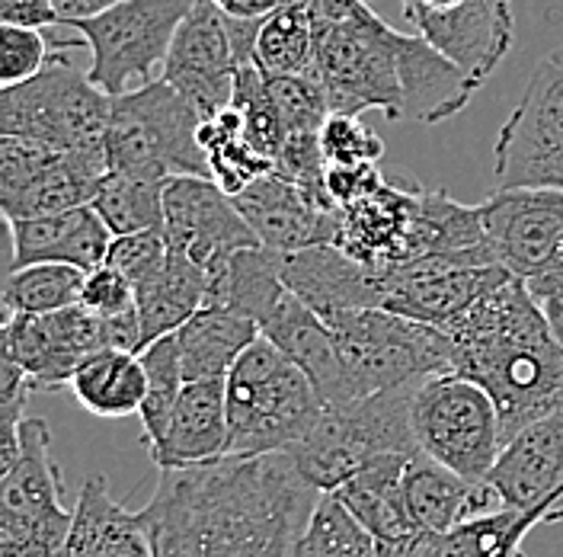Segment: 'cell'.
I'll return each instance as SVG.
<instances>
[{"instance_id":"cell-44","label":"cell","mask_w":563,"mask_h":557,"mask_svg":"<svg viewBox=\"0 0 563 557\" xmlns=\"http://www.w3.org/2000/svg\"><path fill=\"white\" fill-rule=\"evenodd\" d=\"M80 305L87 312H93L97 317H122V314L135 312V288L132 282L115 273L112 266H100L93 273H87V282H84V298Z\"/></svg>"},{"instance_id":"cell-30","label":"cell","mask_w":563,"mask_h":557,"mask_svg":"<svg viewBox=\"0 0 563 557\" xmlns=\"http://www.w3.org/2000/svg\"><path fill=\"white\" fill-rule=\"evenodd\" d=\"M263 334L256 320L224 305H202L176 334L186 382L228 379L231 369L241 362V356Z\"/></svg>"},{"instance_id":"cell-48","label":"cell","mask_w":563,"mask_h":557,"mask_svg":"<svg viewBox=\"0 0 563 557\" xmlns=\"http://www.w3.org/2000/svg\"><path fill=\"white\" fill-rule=\"evenodd\" d=\"M115 3H122V0H55L62 23H65V20H87V17H97V13H103V10L115 7Z\"/></svg>"},{"instance_id":"cell-8","label":"cell","mask_w":563,"mask_h":557,"mask_svg":"<svg viewBox=\"0 0 563 557\" xmlns=\"http://www.w3.org/2000/svg\"><path fill=\"white\" fill-rule=\"evenodd\" d=\"M413 391L417 384L327 407L311 436L291 452L301 474L320 493H333L378 458L420 455L410 417Z\"/></svg>"},{"instance_id":"cell-6","label":"cell","mask_w":563,"mask_h":557,"mask_svg":"<svg viewBox=\"0 0 563 557\" xmlns=\"http://www.w3.org/2000/svg\"><path fill=\"white\" fill-rule=\"evenodd\" d=\"M352 401L455 372L445 330L400 314L368 308L327 320Z\"/></svg>"},{"instance_id":"cell-23","label":"cell","mask_w":563,"mask_h":557,"mask_svg":"<svg viewBox=\"0 0 563 557\" xmlns=\"http://www.w3.org/2000/svg\"><path fill=\"white\" fill-rule=\"evenodd\" d=\"M282 278L320 320L382 308V270L333 244L282 253Z\"/></svg>"},{"instance_id":"cell-43","label":"cell","mask_w":563,"mask_h":557,"mask_svg":"<svg viewBox=\"0 0 563 557\" xmlns=\"http://www.w3.org/2000/svg\"><path fill=\"white\" fill-rule=\"evenodd\" d=\"M167 234L161 231H144V234H132V238H115L109 247L106 266H112L115 273L132 282V288H139L141 282L154 276L164 263H167Z\"/></svg>"},{"instance_id":"cell-27","label":"cell","mask_w":563,"mask_h":557,"mask_svg":"<svg viewBox=\"0 0 563 557\" xmlns=\"http://www.w3.org/2000/svg\"><path fill=\"white\" fill-rule=\"evenodd\" d=\"M260 334L276 347L314 382L327 407L350 404V387L340 365V356L333 347V334L327 320H320L291 288L282 295L273 314L260 324Z\"/></svg>"},{"instance_id":"cell-10","label":"cell","mask_w":563,"mask_h":557,"mask_svg":"<svg viewBox=\"0 0 563 557\" xmlns=\"http://www.w3.org/2000/svg\"><path fill=\"white\" fill-rule=\"evenodd\" d=\"M65 484L52 458V429L42 417L20 426V458L0 478V557H62L74 510L62 503Z\"/></svg>"},{"instance_id":"cell-40","label":"cell","mask_w":563,"mask_h":557,"mask_svg":"<svg viewBox=\"0 0 563 557\" xmlns=\"http://www.w3.org/2000/svg\"><path fill=\"white\" fill-rule=\"evenodd\" d=\"M266 84H269V94H273L276 109H279L285 139L288 135H320L323 132L333 109H330L327 90L314 77V70L266 77Z\"/></svg>"},{"instance_id":"cell-47","label":"cell","mask_w":563,"mask_h":557,"mask_svg":"<svg viewBox=\"0 0 563 557\" xmlns=\"http://www.w3.org/2000/svg\"><path fill=\"white\" fill-rule=\"evenodd\" d=\"M214 10H221L224 17L231 20H241V23H263L269 13H276L285 0H206Z\"/></svg>"},{"instance_id":"cell-34","label":"cell","mask_w":563,"mask_h":557,"mask_svg":"<svg viewBox=\"0 0 563 557\" xmlns=\"http://www.w3.org/2000/svg\"><path fill=\"white\" fill-rule=\"evenodd\" d=\"M199 144L209 157V176L228 196H238L260 176L273 174V164L246 141L244 119L234 106L202 125Z\"/></svg>"},{"instance_id":"cell-3","label":"cell","mask_w":563,"mask_h":557,"mask_svg":"<svg viewBox=\"0 0 563 557\" xmlns=\"http://www.w3.org/2000/svg\"><path fill=\"white\" fill-rule=\"evenodd\" d=\"M314 23V77L333 116L404 112V52L410 33H397L365 0H308Z\"/></svg>"},{"instance_id":"cell-13","label":"cell","mask_w":563,"mask_h":557,"mask_svg":"<svg viewBox=\"0 0 563 557\" xmlns=\"http://www.w3.org/2000/svg\"><path fill=\"white\" fill-rule=\"evenodd\" d=\"M260 23H241L199 0L174 39L164 80L192 106L202 122L231 109L238 74L253 65Z\"/></svg>"},{"instance_id":"cell-46","label":"cell","mask_w":563,"mask_h":557,"mask_svg":"<svg viewBox=\"0 0 563 557\" xmlns=\"http://www.w3.org/2000/svg\"><path fill=\"white\" fill-rule=\"evenodd\" d=\"M534 305L541 308L551 334L558 337L563 347V273H548V276H534L526 282Z\"/></svg>"},{"instance_id":"cell-50","label":"cell","mask_w":563,"mask_h":557,"mask_svg":"<svg viewBox=\"0 0 563 557\" xmlns=\"http://www.w3.org/2000/svg\"><path fill=\"white\" fill-rule=\"evenodd\" d=\"M519 557H526V555H519Z\"/></svg>"},{"instance_id":"cell-25","label":"cell","mask_w":563,"mask_h":557,"mask_svg":"<svg viewBox=\"0 0 563 557\" xmlns=\"http://www.w3.org/2000/svg\"><path fill=\"white\" fill-rule=\"evenodd\" d=\"M157 471L196 468L228 455V379L186 382L167 433L151 449Z\"/></svg>"},{"instance_id":"cell-26","label":"cell","mask_w":563,"mask_h":557,"mask_svg":"<svg viewBox=\"0 0 563 557\" xmlns=\"http://www.w3.org/2000/svg\"><path fill=\"white\" fill-rule=\"evenodd\" d=\"M404 490L410 520L420 535H445L457 525L484 520L503 510V500L490 488V481H467L426 455H417L407 465Z\"/></svg>"},{"instance_id":"cell-18","label":"cell","mask_w":563,"mask_h":557,"mask_svg":"<svg viewBox=\"0 0 563 557\" xmlns=\"http://www.w3.org/2000/svg\"><path fill=\"white\" fill-rule=\"evenodd\" d=\"M484 228L496 263L516 278L563 273V193L493 189Z\"/></svg>"},{"instance_id":"cell-28","label":"cell","mask_w":563,"mask_h":557,"mask_svg":"<svg viewBox=\"0 0 563 557\" xmlns=\"http://www.w3.org/2000/svg\"><path fill=\"white\" fill-rule=\"evenodd\" d=\"M62 557H157L144 513L125 510L103 474H90L74 506V528Z\"/></svg>"},{"instance_id":"cell-21","label":"cell","mask_w":563,"mask_h":557,"mask_svg":"<svg viewBox=\"0 0 563 557\" xmlns=\"http://www.w3.org/2000/svg\"><path fill=\"white\" fill-rule=\"evenodd\" d=\"M487 481L503 510L544 513L548 523H563V411L509 439Z\"/></svg>"},{"instance_id":"cell-7","label":"cell","mask_w":563,"mask_h":557,"mask_svg":"<svg viewBox=\"0 0 563 557\" xmlns=\"http://www.w3.org/2000/svg\"><path fill=\"white\" fill-rule=\"evenodd\" d=\"M202 125V116L161 77L112 100L106 164L112 174L157 183L176 176H209V157L199 144Z\"/></svg>"},{"instance_id":"cell-45","label":"cell","mask_w":563,"mask_h":557,"mask_svg":"<svg viewBox=\"0 0 563 557\" xmlns=\"http://www.w3.org/2000/svg\"><path fill=\"white\" fill-rule=\"evenodd\" d=\"M0 23L45 30V26H62V17L55 0H0Z\"/></svg>"},{"instance_id":"cell-32","label":"cell","mask_w":563,"mask_h":557,"mask_svg":"<svg viewBox=\"0 0 563 557\" xmlns=\"http://www.w3.org/2000/svg\"><path fill=\"white\" fill-rule=\"evenodd\" d=\"M70 397L93 417L129 419L141 414L147 397V375L141 356L100 349L93 352L68 384Z\"/></svg>"},{"instance_id":"cell-33","label":"cell","mask_w":563,"mask_h":557,"mask_svg":"<svg viewBox=\"0 0 563 557\" xmlns=\"http://www.w3.org/2000/svg\"><path fill=\"white\" fill-rule=\"evenodd\" d=\"M253 65L266 77L308 74L314 68V23L308 0H285L260 23Z\"/></svg>"},{"instance_id":"cell-17","label":"cell","mask_w":563,"mask_h":557,"mask_svg":"<svg viewBox=\"0 0 563 557\" xmlns=\"http://www.w3.org/2000/svg\"><path fill=\"white\" fill-rule=\"evenodd\" d=\"M413 33L435 45L481 90L512 48V0H400Z\"/></svg>"},{"instance_id":"cell-41","label":"cell","mask_w":563,"mask_h":557,"mask_svg":"<svg viewBox=\"0 0 563 557\" xmlns=\"http://www.w3.org/2000/svg\"><path fill=\"white\" fill-rule=\"evenodd\" d=\"M320 148L327 167H378L385 157V141L362 116H330L320 132Z\"/></svg>"},{"instance_id":"cell-1","label":"cell","mask_w":563,"mask_h":557,"mask_svg":"<svg viewBox=\"0 0 563 557\" xmlns=\"http://www.w3.org/2000/svg\"><path fill=\"white\" fill-rule=\"evenodd\" d=\"M323 493L291 455L161 471L144 503L157 557H295Z\"/></svg>"},{"instance_id":"cell-11","label":"cell","mask_w":563,"mask_h":557,"mask_svg":"<svg viewBox=\"0 0 563 557\" xmlns=\"http://www.w3.org/2000/svg\"><path fill=\"white\" fill-rule=\"evenodd\" d=\"M413 436L420 455L484 484L503 455V426L490 394L457 372L432 375L413 391Z\"/></svg>"},{"instance_id":"cell-42","label":"cell","mask_w":563,"mask_h":557,"mask_svg":"<svg viewBox=\"0 0 563 557\" xmlns=\"http://www.w3.org/2000/svg\"><path fill=\"white\" fill-rule=\"evenodd\" d=\"M58 42L48 45L42 30L0 23V87H16L48 68Z\"/></svg>"},{"instance_id":"cell-35","label":"cell","mask_w":563,"mask_h":557,"mask_svg":"<svg viewBox=\"0 0 563 557\" xmlns=\"http://www.w3.org/2000/svg\"><path fill=\"white\" fill-rule=\"evenodd\" d=\"M164 189L167 183L132 174H106L93 209L112 238H132L164 228Z\"/></svg>"},{"instance_id":"cell-5","label":"cell","mask_w":563,"mask_h":557,"mask_svg":"<svg viewBox=\"0 0 563 557\" xmlns=\"http://www.w3.org/2000/svg\"><path fill=\"white\" fill-rule=\"evenodd\" d=\"M74 45H84V39L58 42V48ZM58 48L48 68L33 80L0 90V139H23L55 151L106 157L112 97H106L90 74Z\"/></svg>"},{"instance_id":"cell-12","label":"cell","mask_w":563,"mask_h":557,"mask_svg":"<svg viewBox=\"0 0 563 557\" xmlns=\"http://www.w3.org/2000/svg\"><path fill=\"white\" fill-rule=\"evenodd\" d=\"M493 186L563 193V65L538 62L493 144Z\"/></svg>"},{"instance_id":"cell-19","label":"cell","mask_w":563,"mask_h":557,"mask_svg":"<svg viewBox=\"0 0 563 557\" xmlns=\"http://www.w3.org/2000/svg\"><path fill=\"white\" fill-rule=\"evenodd\" d=\"M164 234L167 244L199 263L209 276L234 253L260 247L246 218L209 176H176L164 189Z\"/></svg>"},{"instance_id":"cell-4","label":"cell","mask_w":563,"mask_h":557,"mask_svg":"<svg viewBox=\"0 0 563 557\" xmlns=\"http://www.w3.org/2000/svg\"><path fill=\"white\" fill-rule=\"evenodd\" d=\"M314 382L260 337L228 375V455H291L323 417Z\"/></svg>"},{"instance_id":"cell-31","label":"cell","mask_w":563,"mask_h":557,"mask_svg":"<svg viewBox=\"0 0 563 557\" xmlns=\"http://www.w3.org/2000/svg\"><path fill=\"white\" fill-rule=\"evenodd\" d=\"M209 298V276L199 263L170 247L167 263L135 288V308L141 320L144 349L164 337L179 334V327L199 312Z\"/></svg>"},{"instance_id":"cell-49","label":"cell","mask_w":563,"mask_h":557,"mask_svg":"<svg viewBox=\"0 0 563 557\" xmlns=\"http://www.w3.org/2000/svg\"><path fill=\"white\" fill-rule=\"evenodd\" d=\"M551 58H554L558 65H563V42H561V45H558V48H554V52H551Z\"/></svg>"},{"instance_id":"cell-15","label":"cell","mask_w":563,"mask_h":557,"mask_svg":"<svg viewBox=\"0 0 563 557\" xmlns=\"http://www.w3.org/2000/svg\"><path fill=\"white\" fill-rule=\"evenodd\" d=\"M382 270V312L445 330L512 273L484 256H426Z\"/></svg>"},{"instance_id":"cell-36","label":"cell","mask_w":563,"mask_h":557,"mask_svg":"<svg viewBox=\"0 0 563 557\" xmlns=\"http://www.w3.org/2000/svg\"><path fill=\"white\" fill-rule=\"evenodd\" d=\"M87 273L74 266L42 263L26 270H10L3 282V314H55L80 305ZM3 317V320H7Z\"/></svg>"},{"instance_id":"cell-37","label":"cell","mask_w":563,"mask_h":557,"mask_svg":"<svg viewBox=\"0 0 563 557\" xmlns=\"http://www.w3.org/2000/svg\"><path fill=\"white\" fill-rule=\"evenodd\" d=\"M141 365L147 375V397L141 407V443L151 452L161 436L167 433V423L174 417L176 401L186 387V375H183V362H179V343L174 337H164L157 343L141 352Z\"/></svg>"},{"instance_id":"cell-14","label":"cell","mask_w":563,"mask_h":557,"mask_svg":"<svg viewBox=\"0 0 563 557\" xmlns=\"http://www.w3.org/2000/svg\"><path fill=\"white\" fill-rule=\"evenodd\" d=\"M109 174L103 154L55 151L23 139H0V209L7 221H30L93 206Z\"/></svg>"},{"instance_id":"cell-29","label":"cell","mask_w":563,"mask_h":557,"mask_svg":"<svg viewBox=\"0 0 563 557\" xmlns=\"http://www.w3.org/2000/svg\"><path fill=\"white\" fill-rule=\"evenodd\" d=\"M413 458L407 455L378 458L365 465L358 474H352L343 488L330 493L378 545H394V542H407L420 535L410 520L407 490H404V474Z\"/></svg>"},{"instance_id":"cell-16","label":"cell","mask_w":563,"mask_h":557,"mask_svg":"<svg viewBox=\"0 0 563 557\" xmlns=\"http://www.w3.org/2000/svg\"><path fill=\"white\" fill-rule=\"evenodd\" d=\"M106 347V320L74 305L55 314H16L0 327V359L13 362L33 391H68L77 369Z\"/></svg>"},{"instance_id":"cell-2","label":"cell","mask_w":563,"mask_h":557,"mask_svg":"<svg viewBox=\"0 0 563 557\" xmlns=\"http://www.w3.org/2000/svg\"><path fill=\"white\" fill-rule=\"evenodd\" d=\"M452 365L496 404L503 443L563 411V347L526 278H509L445 327Z\"/></svg>"},{"instance_id":"cell-22","label":"cell","mask_w":563,"mask_h":557,"mask_svg":"<svg viewBox=\"0 0 563 557\" xmlns=\"http://www.w3.org/2000/svg\"><path fill=\"white\" fill-rule=\"evenodd\" d=\"M420 183L385 176L355 203L343 206L340 250L365 266H394L410 260V238L420 209Z\"/></svg>"},{"instance_id":"cell-20","label":"cell","mask_w":563,"mask_h":557,"mask_svg":"<svg viewBox=\"0 0 563 557\" xmlns=\"http://www.w3.org/2000/svg\"><path fill=\"white\" fill-rule=\"evenodd\" d=\"M234 206L246 218L260 247L276 253H301L311 247H336L343 231V211L330 199L311 193L279 174L260 176L244 193L234 196Z\"/></svg>"},{"instance_id":"cell-24","label":"cell","mask_w":563,"mask_h":557,"mask_svg":"<svg viewBox=\"0 0 563 557\" xmlns=\"http://www.w3.org/2000/svg\"><path fill=\"white\" fill-rule=\"evenodd\" d=\"M7 228L13 241V270L58 263L93 273L103 266L109 247L115 241L93 206L30 221H7Z\"/></svg>"},{"instance_id":"cell-38","label":"cell","mask_w":563,"mask_h":557,"mask_svg":"<svg viewBox=\"0 0 563 557\" xmlns=\"http://www.w3.org/2000/svg\"><path fill=\"white\" fill-rule=\"evenodd\" d=\"M295 557H382L378 542L352 520L330 493H323L308 535L301 538Z\"/></svg>"},{"instance_id":"cell-39","label":"cell","mask_w":563,"mask_h":557,"mask_svg":"<svg viewBox=\"0 0 563 557\" xmlns=\"http://www.w3.org/2000/svg\"><path fill=\"white\" fill-rule=\"evenodd\" d=\"M234 109L244 119L246 141L276 167L282 144H285V125H282L276 100L269 94L266 74L256 65H244L238 74V87H234Z\"/></svg>"},{"instance_id":"cell-9","label":"cell","mask_w":563,"mask_h":557,"mask_svg":"<svg viewBox=\"0 0 563 557\" xmlns=\"http://www.w3.org/2000/svg\"><path fill=\"white\" fill-rule=\"evenodd\" d=\"M199 0H122L97 17L65 20L90 48V80L106 97H125L164 77L174 39Z\"/></svg>"}]
</instances>
